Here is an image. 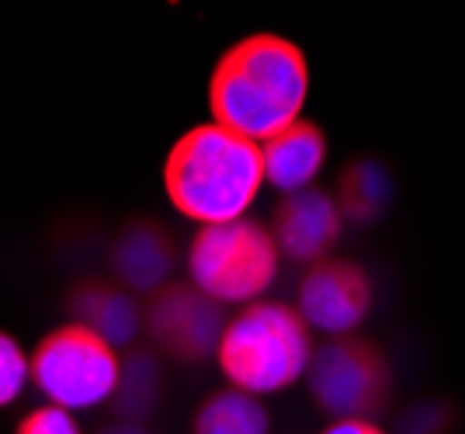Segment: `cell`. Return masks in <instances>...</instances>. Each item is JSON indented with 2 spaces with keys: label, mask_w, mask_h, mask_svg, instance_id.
Segmentation results:
<instances>
[{
  "label": "cell",
  "mask_w": 465,
  "mask_h": 434,
  "mask_svg": "<svg viewBox=\"0 0 465 434\" xmlns=\"http://www.w3.org/2000/svg\"><path fill=\"white\" fill-rule=\"evenodd\" d=\"M310 98V63L282 35H247L226 49L209 80L213 122L251 143H268L302 122Z\"/></svg>",
  "instance_id": "obj_1"
},
{
  "label": "cell",
  "mask_w": 465,
  "mask_h": 434,
  "mask_svg": "<svg viewBox=\"0 0 465 434\" xmlns=\"http://www.w3.org/2000/svg\"><path fill=\"white\" fill-rule=\"evenodd\" d=\"M261 163L264 184L278 188L285 198L310 192L327 163V136L312 122H295L292 129L261 143Z\"/></svg>",
  "instance_id": "obj_10"
},
{
  "label": "cell",
  "mask_w": 465,
  "mask_h": 434,
  "mask_svg": "<svg viewBox=\"0 0 465 434\" xmlns=\"http://www.w3.org/2000/svg\"><path fill=\"white\" fill-rule=\"evenodd\" d=\"M320 434H386V431L375 428L371 420H333V424L323 428Z\"/></svg>",
  "instance_id": "obj_18"
},
{
  "label": "cell",
  "mask_w": 465,
  "mask_h": 434,
  "mask_svg": "<svg viewBox=\"0 0 465 434\" xmlns=\"http://www.w3.org/2000/svg\"><path fill=\"white\" fill-rule=\"evenodd\" d=\"M112 268H115L118 281L125 289L156 296L163 289L167 275H171V268H174V251L156 226H129L115 240Z\"/></svg>",
  "instance_id": "obj_11"
},
{
  "label": "cell",
  "mask_w": 465,
  "mask_h": 434,
  "mask_svg": "<svg viewBox=\"0 0 465 434\" xmlns=\"http://www.w3.org/2000/svg\"><path fill=\"white\" fill-rule=\"evenodd\" d=\"M272 237L278 254L312 268L341 240V205L327 192H316V188L289 195L274 212Z\"/></svg>",
  "instance_id": "obj_9"
},
{
  "label": "cell",
  "mask_w": 465,
  "mask_h": 434,
  "mask_svg": "<svg viewBox=\"0 0 465 434\" xmlns=\"http://www.w3.org/2000/svg\"><path fill=\"white\" fill-rule=\"evenodd\" d=\"M226 323H230L226 310L213 299H205L192 285L160 289L146 310L150 337L167 355L184 358V361H202V358L215 355Z\"/></svg>",
  "instance_id": "obj_7"
},
{
  "label": "cell",
  "mask_w": 465,
  "mask_h": 434,
  "mask_svg": "<svg viewBox=\"0 0 465 434\" xmlns=\"http://www.w3.org/2000/svg\"><path fill=\"white\" fill-rule=\"evenodd\" d=\"M316 355L312 330L285 302H251L230 316L215 348L219 369L232 390L272 396L306 379Z\"/></svg>",
  "instance_id": "obj_3"
},
{
  "label": "cell",
  "mask_w": 465,
  "mask_h": 434,
  "mask_svg": "<svg viewBox=\"0 0 465 434\" xmlns=\"http://www.w3.org/2000/svg\"><path fill=\"white\" fill-rule=\"evenodd\" d=\"M282 254L272 230L253 219H236L226 226H202L188 247L192 289L226 306L261 302L278 278Z\"/></svg>",
  "instance_id": "obj_4"
},
{
  "label": "cell",
  "mask_w": 465,
  "mask_h": 434,
  "mask_svg": "<svg viewBox=\"0 0 465 434\" xmlns=\"http://www.w3.org/2000/svg\"><path fill=\"white\" fill-rule=\"evenodd\" d=\"M122 358L94 330L80 323H63L45 334L32 355V382L49 407L59 410H94L115 399Z\"/></svg>",
  "instance_id": "obj_5"
},
{
  "label": "cell",
  "mask_w": 465,
  "mask_h": 434,
  "mask_svg": "<svg viewBox=\"0 0 465 434\" xmlns=\"http://www.w3.org/2000/svg\"><path fill=\"white\" fill-rule=\"evenodd\" d=\"M156 393H160V365L153 355L146 351H133L122 361V375H118L115 390V410L125 420L139 424V417L153 410Z\"/></svg>",
  "instance_id": "obj_14"
},
{
  "label": "cell",
  "mask_w": 465,
  "mask_h": 434,
  "mask_svg": "<svg viewBox=\"0 0 465 434\" xmlns=\"http://www.w3.org/2000/svg\"><path fill=\"white\" fill-rule=\"evenodd\" d=\"M369 302L371 285L361 268H354L348 261H320L306 271L299 285L295 313L302 316L310 330L327 334L330 340H341L361 327Z\"/></svg>",
  "instance_id": "obj_8"
},
{
  "label": "cell",
  "mask_w": 465,
  "mask_h": 434,
  "mask_svg": "<svg viewBox=\"0 0 465 434\" xmlns=\"http://www.w3.org/2000/svg\"><path fill=\"white\" fill-rule=\"evenodd\" d=\"M101 434H150L143 424H133V420H122V424H112V428H104Z\"/></svg>",
  "instance_id": "obj_19"
},
{
  "label": "cell",
  "mask_w": 465,
  "mask_h": 434,
  "mask_svg": "<svg viewBox=\"0 0 465 434\" xmlns=\"http://www.w3.org/2000/svg\"><path fill=\"white\" fill-rule=\"evenodd\" d=\"M18 434H84L77 424V417L70 410H59V407H35L32 414L18 424Z\"/></svg>",
  "instance_id": "obj_17"
},
{
  "label": "cell",
  "mask_w": 465,
  "mask_h": 434,
  "mask_svg": "<svg viewBox=\"0 0 465 434\" xmlns=\"http://www.w3.org/2000/svg\"><path fill=\"white\" fill-rule=\"evenodd\" d=\"M74 316H77L80 327L94 330L104 344L112 348H129L139 334V323H143V313H139L136 299L122 289H104V285H87L74 296Z\"/></svg>",
  "instance_id": "obj_12"
},
{
  "label": "cell",
  "mask_w": 465,
  "mask_h": 434,
  "mask_svg": "<svg viewBox=\"0 0 465 434\" xmlns=\"http://www.w3.org/2000/svg\"><path fill=\"white\" fill-rule=\"evenodd\" d=\"M163 188L177 212L198 226L247 219L264 188L261 146L215 122H202L171 146Z\"/></svg>",
  "instance_id": "obj_2"
},
{
  "label": "cell",
  "mask_w": 465,
  "mask_h": 434,
  "mask_svg": "<svg viewBox=\"0 0 465 434\" xmlns=\"http://www.w3.org/2000/svg\"><path fill=\"white\" fill-rule=\"evenodd\" d=\"M192 434H272V414L257 396L230 386L198 407Z\"/></svg>",
  "instance_id": "obj_13"
},
{
  "label": "cell",
  "mask_w": 465,
  "mask_h": 434,
  "mask_svg": "<svg viewBox=\"0 0 465 434\" xmlns=\"http://www.w3.org/2000/svg\"><path fill=\"white\" fill-rule=\"evenodd\" d=\"M28 382H32V358L21 351L15 337L0 330V410L11 407Z\"/></svg>",
  "instance_id": "obj_16"
},
{
  "label": "cell",
  "mask_w": 465,
  "mask_h": 434,
  "mask_svg": "<svg viewBox=\"0 0 465 434\" xmlns=\"http://www.w3.org/2000/svg\"><path fill=\"white\" fill-rule=\"evenodd\" d=\"M389 202V178L379 163H354L348 178L341 181V205L351 219L369 222Z\"/></svg>",
  "instance_id": "obj_15"
},
{
  "label": "cell",
  "mask_w": 465,
  "mask_h": 434,
  "mask_svg": "<svg viewBox=\"0 0 465 434\" xmlns=\"http://www.w3.org/2000/svg\"><path fill=\"white\" fill-rule=\"evenodd\" d=\"M306 382L320 410H327L333 420H371L386 399L389 372L375 348L341 337L316 348Z\"/></svg>",
  "instance_id": "obj_6"
}]
</instances>
